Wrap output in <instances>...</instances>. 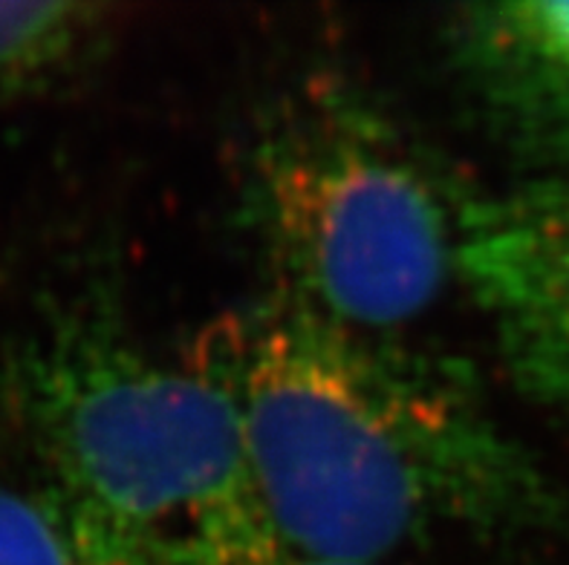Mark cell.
<instances>
[{
  "instance_id": "1",
  "label": "cell",
  "mask_w": 569,
  "mask_h": 565,
  "mask_svg": "<svg viewBox=\"0 0 569 565\" xmlns=\"http://www.w3.org/2000/svg\"><path fill=\"white\" fill-rule=\"evenodd\" d=\"M186 364L226 395L260 514L301 552L569 534V496L451 361L269 292L206 323Z\"/></svg>"
},
{
  "instance_id": "2",
  "label": "cell",
  "mask_w": 569,
  "mask_h": 565,
  "mask_svg": "<svg viewBox=\"0 0 569 565\" xmlns=\"http://www.w3.org/2000/svg\"><path fill=\"white\" fill-rule=\"evenodd\" d=\"M471 196L365 95L312 84L260 124L246 159L243 220L274 294L390 335L457 278Z\"/></svg>"
},
{
  "instance_id": "3",
  "label": "cell",
  "mask_w": 569,
  "mask_h": 565,
  "mask_svg": "<svg viewBox=\"0 0 569 565\" xmlns=\"http://www.w3.org/2000/svg\"><path fill=\"white\" fill-rule=\"evenodd\" d=\"M7 398L43 487L128 534L177 552L211 519L258 508L226 395L144 350L108 294L23 335Z\"/></svg>"
},
{
  "instance_id": "4",
  "label": "cell",
  "mask_w": 569,
  "mask_h": 565,
  "mask_svg": "<svg viewBox=\"0 0 569 565\" xmlns=\"http://www.w3.org/2000/svg\"><path fill=\"white\" fill-rule=\"evenodd\" d=\"M457 278L520 393L569 427V171L471 196Z\"/></svg>"
},
{
  "instance_id": "5",
  "label": "cell",
  "mask_w": 569,
  "mask_h": 565,
  "mask_svg": "<svg viewBox=\"0 0 569 565\" xmlns=\"http://www.w3.org/2000/svg\"><path fill=\"white\" fill-rule=\"evenodd\" d=\"M442 52L486 137L527 176L569 171V0L457 7Z\"/></svg>"
},
{
  "instance_id": "6",
  "label": "cell",
  "mask_w": 569,
  "mask_h": 565,
  "mask_svg": "<svg viewBox=\"0 0 569 565\" xmlns=\"http://www.w3.org/2000/svg\"><path fill=\"white\" fill-rule=\"evenodd\" d=\"M0 565H177L166 545L52 494L0 487Z\"/></svg>"
},
{
  "instance_id": "7",
  "label": "cell",
  "mask_w": 569,
  "mask_h": 565,
  "mask_svg": "<svg viewBox=\"0 0 569 565\" xmlns=\"http://www.w3.org/2000/svg\"><path fill=\"white\" fill-rule=\"evenodd\" d=\"M108 7L0 0V95L36 90L79 64L108 29Z\"/></svg>"
},
{
  "instance_id": "8",
  "label": "cell",
  "mask_w": 569,
  "mask_h": 565,
  "mask_svg": "<svg viewBox=\"0 0 569 565\" xmlns=\"http://www.w3.org/2000/svg\"><path fill=\"white\" fill-rule=\"evenodd\" d=\"M177 565H379L356 559L321 557L301 552L274 534L260 508H246L211 519L206 528L180 543L173 552Z\"/></svg>"
}]
</instances>
